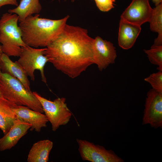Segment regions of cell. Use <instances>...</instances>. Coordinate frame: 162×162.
<instances>
[{
  "mask_svg": "<svg viewBox=\"0 0 162 162\" xmlns=\"http://www.w3.org/2000/svg\"><path fill=\"white\" fill-rule=\"evenodd\" d=\"M93 39L86 29L66 24L46 47L44 55L56 69L74 79L94 64Z\"/></svg>",
  "mask_w": 162,
  "mask_h": 162,
  "instance_id": "6da1fadb",
  "label": "cell"
},
{
  "mask_svg": "<svg viewBox=\"0 0 162 162\" xmlns=\"http://www.w3.org/2000/svg\"><path fill=\"white\" fill-rule=\"evenodd\" d=\"M39 16V14L32 15L19 22L22 38L27 46L46 47L61 33L69 17L67 15L54 20L40 18Z\"/></svg>",
  "mask_w": 162,
  "mask_h": 162,
  "instance_id": "7a4b0ae2",
  "label": "cell"
},
{
  "mask_svg": "<svg viewBox=\"0 0 162 162\" xmlns=\"http://www.w3.org/2000/svg\"><path fill=\"white\" fill-rule=\"evenodd\" d=\"M0 89L2 97L19 106L44 112L42 105L31 91L27 90L18 80L0 70Z\"/></svg>",
  "mask_w": 162,
  "mask_h": 162,
  "instance_id": "3957f363",
  "label": "cell"
},
{
  "mask_svg": "<svg viewBox=\"0 0 162 162\" xmlns=\"http://www.w3.org/2000/svg\"><path fill=\"white\" fill-rule=\"evenodd\" d=\"M18 20L16 14L8 12L3 14L0 19V43L3 53L9 57H19L22 47L27 46L22 38Z\"/></svg>",
  "mask_w": 162,
  "mask_h": 162,
  "instance_id": "277c9868",
  "label": "cell"
},
{
  "mask_svg": "<svg viewBox=\"0 0 162 162\" xmlns=\"http://www.w3.org/2000/svg\"><path fill=\"white\" fill-rule=\"evenodd\" d=\"M33 93L40 101L44 112L51 124L52 131H55L61 126L68 123L72 114L65 103V98H58L51 101L41 96L37 92Z\"/></svg>",
  "mask_w": 162,
  "mask_h": 162,
  "instance_id": "5b68a950",
  "label": "cell"
},
{
  "mask_svg": "<svg viewBox=\"0 0 162 162\" xmlns=\"http://www.w3.org/2000/svg\"><path fill=\"white\" fill-rule=\"evenodd\" d=\"M46 47L36 49L28 46L22 48L19 58L17 61L22 68L28 76L34 81L35 70L40 72L42 81L46 83V79L44 73V67L48 59L44 55Z\"/></svg>",
  "mask_w": 162,
  "mask_h": 162,
  "instance_id": "8992f818",
  "label": "cell"
},
{
  "mask_svg": "<svg viewBox=\"0 0 162 162\" xmlns=\"http://www.w3.org/2000/svg\"><path fill=\"white\" fill-rule=\"evenodd\" d=\"M78 150L83 160L92 162H123L111 150H106L104 146L85 140L77 139Z\"/></svg>",
  "mask_w": 162,
  "mask_h": 162,
  "instance_id": "52a82bcc",
  "label": "cell"
},
{
  "mask_svg": "<svg viewBox=\"0 0 162 162\" xmlns=\"http://www.w3.org/2000/svg\"><path fill=\"white\" fill-rule=\"evenodd\" d=\"M142 118L143 125L149 124L152 128H162V93L153 89L147 94Z\"/></svg>",
  "mask_w": 162,
  "mask_h": 162,
  "instance_id": "ba28073f",
  "label": "cell"
},
{
  "mask_svg": "<svg viewBox=\"0 0 162 162\" xmlns=\"http://www.w3.org/2000/svg\"><path fill=\"white\" fill-rule=\"evenodd\" d=\"M92 49L94 64L102 71L115 62L117 57L115 47L112 43L97 36L94 39Z\"/></svg>",
  "mask_w": 162,
  "mask_h": 162,
  "instance_id": "9c48e42d",
  "label": "cell"
},
{
  "mask_svg": "<svg viewBox=\"0 0 162 162\" xmlns=\"http://www.w3.org/2000/svg\"><path fill=\"white\" fill-rule=\"evenodd\" d=\"M153 8L149 0H132L130 5L121 15L120 18L130 23L140 26L148 22Z\"/></svg>",
  "mask_w": 162,
  "mask_h": 162,
  "instance_id": "30bf717a",
  "label": "cell"
},
{
  "mask_svg": "<svg viewBox=\"0 0 162 162\" xmlns=\"http://www.w3.org/2000/svg\"><path fill=\"white\" fill-rule=\"evenodd\" d=\"M16 119L28 123L32 125L31 131L34 130L40 132L41 129L46 126L49 122L45 114L30 109L24 106L16 105L13 108Z\"/></svg>",
  "mask_w": 162,
  "mask_h": 162,
  "instance_id": "8fae6325",
  "label": "cell"
},
{
  "mask_svg": "<svg viewBox=\"0 0 162 162\" xmlns=\"http://www.w3.org/2000/svg\"><path fill=\"white\" fill-rule=\"evenodd\" d=\"M31 127L28 123L15 119L9 131L0 138V151L10 149L15 146Z\"/></svg>",
  "mask_w": 162,
  "mask_h": 162,
  "instance_id": "7c38bea8",
  "label": "cell"
},
{
  "mask_svg": "<svg viewBox=\"0 0 162 162\" xmlns=\"http://www.w3.org/2000/svg\"><path fill=\"white\" fill-rule=\"evenodd\" d=\"M141 30L140 26L120 18L118 36L119 46L124 50L131 48L135 42Z\"/></svg>",
  "mask_w": 162,
  "mask_h": 162,
  "instance_id": "4fadbf2b",
  "label": "cell"
},
{
  "mask_svg": "<svg viewBox=\"0 0 162 162\" xmlns=\"http://www.w3.org/2000/svg\"><path fill=\"white\" fill-rule=\"evenodd\" d=\"M0 70L17 79L27 90L31 91L28 76L23 69L17 61L13 62L3 53L0 58Z\"/></svg>",
  "mask_w": 162,
  "mask_h": 162,
  "instance_id": "5bb4252c",
  "label": "cell"
},
{
  "mask_svg": "<svg viewBox=\"0 0 162 162\" xmlns=\"http://www.w3.org/2000/svg\"><path fill=\"white\" fill-rule=\"evenodd\" d=\"M53 142L49 140L38 141L33 144L28 155V162H47Z\"/></svg>",
  "mask_w": 162,
  "mask_h": 162,
  "instance_id": "9a60e30c",
  "label": "cell"
},
{
  "mask_svg": "<svg viewBox=\"0 0 162 162\" xmlns=\"http://www.w3.org/2000/svg\"><path fill=\"white\" fill-rule=\"evenodd\" d=\"M16 105L3 97H0V129L4 135L9 131L16 119L13 110Z\"/></svg>",
  "mask_w": 162,
  "mask_h": 162,
  "instance_id": "2e32d148",
  "label": "cell"
},
{
  "mask_svg": "<svg viewBox=\"0 0 162 162\" xmlns=\"http://www.w3.org/2000/svg\"><path fill=\"white\" fill-rule=\"evenodd\" d=\"M42 9L39 0H20V3L14 8L9 9L8 13L16 14L19 22L34 14H39Z\"/></svg>",
  "mask_w": 162,
  "mask_h": 162,
  "instance_id": "e0dca14e",
  "label": "cell"
},
{
  "mask_svg": "<svg viewBox=\"0 0 162 162\" xmlns=\"http://www.w3.org/2000/svg\"><path fill=\"white\" fill-rule=\"evenodd\" d=\"M148 22L151 30L158 34L153 45H162V3L153 8L152 15Z\"/></svg>",
  "mask_w": 162,
  "mask_h": 162,
  "instance_id": "ac0fdd59",
  "label": "cell"
},
{
  "mask_svg": "<svg viewBox=\"0 0 162 162\" xmlns=\"http://www.w3.org/2000/svg\"><path fill=\"white\" fill-rule=\"evenodd\" d=\"M150 62L158 66L157 69L162 71V45H153L149 50H144Z\"/></svg>",
  "mask_w": 162,
  "mask_h": 162,
  "instance_id": "d6986e66",
  "label": "cell"
},
{
  "mask_svg": "<svg viewBox=\"0 0 162 162\" xmlns=\"http://www.w3.org/2000/svg\"><path fill=\"white\" fill-rule=\"evenodd\" d=\"M144 80L150 84L152 89L162 93V71H158L150 74Z\"/></svg>",
  "mask_w": 162,
  "mask_h": 162,
  "instance_id": "ffe728a7",
  "label": "cell"
},
{
  "mask_svg": "<svg viewBox=\"0 0 162 162\" xmlns=\"http://www.w3.org/2000/svg\"><path fill=\"white\" fill-rule=\"evenodd\" d=\"M98 8L103 12H107L114 8L116 0H94Z\"/></svg>",
  "mask_w": 162,
  "mask_h": 162,
  "instance_id": "44dd1931",
  "label": "cell"
},
{
  "mask_svg": "<svg viewBox=\"0 0 162 162\" xmlns=\"http://www.w3.org/2000/svg\"><path fill=\"white\" fill-rule=\"evenodd\" d=\"M8 4L16 6L18 5L17 0H0V8L3 6Z\"/></svg>",
  "mask_w": 162,
  "mask_h": 162,
  "instance_id": "7402d4cb",
  "label": "cell"
},
{
  "mask_svg": "<svg viewBox=\"0 0 162 162\" xmlns=\"http://www.w3.org/2000/svg\"><path fill=\"white\" fill-rule=\"evenodd\" d=\"M154 3L155 6H156L161 3H162V0H152Z\"/></svg>",
  "mask_w": 162,
  "mask_h": 162,
  "instance_id": "603a6c76",
  "label": "cell"
},
{
  "mask_svg": "<svg viewBox=\"0 0 162 162\" xmlns=\"http://www.w3.org/2000/svg\"><path fill=\"white\" fill-rule=\"evenodd\" d=\"M3 53V52L2 50V46L1 45L0 43V58Z\"/></svg>",
  "mask_w": 162,
  "mask_h": 162,
  "instance_id": "cb8c5ba5",
  "label": "cell"
},
{
  "mask_svg": "<svg viewBox=\"0 0 162 162\" xmlns=\"http://www.w3.org/2000/svg\"><path fill=\"white\" fill-rule=\"evenodd\" d=\"M2 97V94L1 92L0 89V97Z\"/></svg>",
  "mask_w": 162,
  "mask_h": 162,
  "instance_id": "d4e9b609",
  "label": "cell"
}]
</instances>
